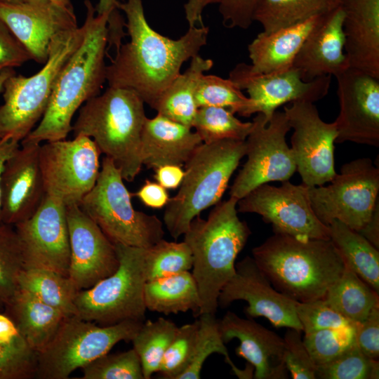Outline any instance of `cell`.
<instances>
[{
  "instance_id": "obj_52",
  "label": "cell",
  "mask_w": 379,
  "mask_h": 379,
  "mask_svg": "<svg viewBox=\"0 0 379 379\" xmlns=\"http://www.w3.org/2000/svg\"><path fill=\"white\" fill-rule=\"evenodd\" d=\"M154 178L166 190L177 189L180 187L185 175V171L178 165H164L154 169Z\"/></svg>"
},
{
  "instance_id": "obj_13",
  "label": "cell",
  "mask_w": 379,
  "mask_h": 379,
  "mask_svg": "<svg viewBox=\"0 0 379 379\" xmlns=\"http://www.w3.org/2000/svg\"><path fill=\"white\" fill-rule=\"evenodd\" d=\"M100 154L95 142L84 135L41 145L39 160L46 194L66 206L79 205L96 182Z\"/></svg>"
},
{
  "instance_id": "obj_14",
  "label": "cell",
  "mask_w": 379,
  "mask_h": 379,
  "mask_svg": "<svg viewBox=\"0 0 379 379\" xmlns=\"http://www.w3.org/2000/svg\"><path fill=\"white\" fill-rule=\"evenodd\" d=\"M237 211L253 213L272 225L274 233L300 239H329L328 227L321 222L310 204L307 186L288 180L279 187L260 185L237 201Z\"/></svg>"
},
{
  "instance_id": "obj_23",
  "label": "cell",
  "mask_w": 379,
  "mask_h": 379,
  "mask_svg": "<svg viewBox=\"0 0 379 379\" xmlns=\"http://www.w3.org/2000/svg\"><path fill=\"white\" fill-rule=\"evenodd\" d=\"M218 326L225 344L234 338L239 340L235 353L253 367V378H288L283 338L254 320L230 311L218 319Z\"/></svg>"
},
{
  "instance_id": "obj_43",
  "label": "cell",
  "mask_w": 379,
  "mask_h": 379,
  "mask_svg": "<svg viewBox=\"0 0 379 379\" xmlns=\"http://www.w3.org/2000/svg\"><path fill=\"white\" fill-rule=\"evenodd\" d=\"M83 379H144L140 358L133 348L105 354L82 368Z\"/></svg>"
},
{
  "instance_id": "obj_33",
  "label": "cell",
  "mask_w": 379,
  "mask_h": 379,
  "mask_svg": "<svg viewBox=\"0 0 379 379\" xmlns=\"http://www.w3.org/2000/svg\"><path fill=\"white\" fill-rule=\"evenodd\" d=\"M18 289L62 312L76 315L74 300L77 288L67 276L44 268H24L18 277Z\"/></svg>"
},
{
  "instance_id": "obj_8",
  "label": "cell",
  "mask_w": 379,
  "mask_h": 379,
  "mask_svg": "<svg viewBox=\"0 0 379 379\" xmlns=\"http://www.w3.org/2000/svg\"><path fill=\"white\" fill-rule=\"evenodd\" d=\"M131 196L120 170L105 157L95 185L79 206L114 244L148 248L164 239L163 222L135 210Z\"/></svg>"
},
{
  "instance_id": "obj_45",
  "label": "cell",
  "mask_w": 379,
  "mask_h": 379,
  "mask_svg": "<svg viewBox=\"0 0 379 379\" xmlns=\"http://www.w3.org/2000/svg\"><path fill=\"white\" fill-rule=\"evenodd\" d=\"M36 353L20 335L11 341H0V379L35 377Z\"/></svg>"
},
{
  "instance_id": "obj_29",
  "label": "cell",
  "mask_w": 379,
  "mask_h": 379,
  "mask_svg": "<svg viewBox=\"0 0 379 379\" xmlns=\"http://www.w3.org/2000/svg\"><path fill=\"white\" fill-rule=\"evenodd\" d=\"M187 69L180 73L163 92L154 109L174 121L192 128L198 107L195 102L196 89L204 72L213 66L211 59L199 54L190 59Z\"/></svg>"
},
{
  "instance_id": "obj_58",
  "label": "cell",
  "mask_w": 379,
  "mask_h": 379,
  "mask_svg": "<svg viewBox=\"0 0 379 379\" xmlns=\"http://www.w3.org/2000/svg\"><path fill=\"white\" fill-rule=\"evenodd\" d=\"M15 74L14 69H6L0 73V92L4 89L5 81L12 75Z\"/></svg>"
},
{
  "instance_id": "obj_51",
  "label": "cell",
  "mask_w": 379,
  "mask_h": 379,
  "mask_svg": "<svg viewBox=\"0 0 379 379\" xmlns=\"http://www.w3.org/2000/svg\"><path fill=\"white\" fill-rule=\"evenodd\" d=\"M147 207L160 209L166 206L170 199L166 188L157 182L146 180L138 190L133 194Z\"/></svg>"
},
{
  "instance_id": "obj_38",
  "label": "cell",
  "mask_w": 379,
  "mask_h": 379,
  "mask_svg": "<svg viewBox=\"0 0 379 379\" xmlns=\"http://www.w3.org/2000/svg\"><path fill=\"white\" fill-rule=\"evenodd\" d=\"M143 262L147 281L190 271L193 258L184 241H168L162 239L148 248H143Z\"/></svg>"
},
{
  "instance_id": "obj_57",
  "label": "cell",
  "mask_w": 379,
  "mask_h": 379,
  "mask_svg": "<svg viewBox=\"0 0 379 379\" xmlns=\"http://www.w3.org/2000/svg\"><path fill=\"white\" fill-rule=\"evenodd\" d=\"M124 0H98L95 6L96 13L101 15L104 13L109 15L114 11H119L118 5Z\"/></svg>"
},
{
  "instance_id": "obj_35",
  "label": "cell",
  "mask_w": 379,
  "mask_h": 379,
  "mask_svg": "<svg viewBox=\"0 0 379 379\" xmlns=\"http://www.w3.org/2000/svg\"><path fill=\"white\" fill-rule=\"evenodd\" d=\"M177 328L173 321L164 317L142 322L131 342L140 358L144 379L151 378L153 373L159 371Z\"/></svg>"
},
{
  "instance_id": "obj_3",
  "label": "cell",
  "mask_w": 379,
  "mask_h": 379,
  "mask_svg": "<svg viewBox=\"0 0 379 379\" xmlns=\"http://www.w3.org/2000/svg\"><path fill=\"white\" fill-rule=\"evenodd\" d=\"M252 255L272 286L299 302L323 299L345 269V262L330 239L274 233L255 247Z\"/></svg>"
},
{
  "instance_id": "obj_21",
  "label": "cell",
  "mask_w": 379,
  "mask_h": 379,
  "mask_svg": "<svg viewBox=\"0 0 379 379\" xmlns=\"http://www.w3.org/2000/svg\"><path fill=\"white\" fill-rule=\"evenodd\" d=\"M70 246L68 277L78 291L88 289L119 267L115 245L79 205L67 206Z\"/></svg>"
},
{
  "instance_id": "obj_11",
  "label": "cell",
  "mask_w": 379,
  "mask_h": 379,
  "mask_svg": "<svg viewBox=\"0 0 379 379\" xmlns=\"http://www.w3.org/2000/svg\"><path fill=\"white\" fill-rule=\"evenodd\" d=\"M328 186H307L312 208L324 225L338 220L359 232L378 203L379 168L369 158L345 164Z\"/></svg>"
},
{
  "instance_id": "obj_26",
  "label": "cell",
  "mask_w": 379,
  "mask_h": 379,
  "mask_svg": "<svg viewBox=\"0 0 379 379\" xmlns=\"http://www.w3.org/2000/svg\"><path fill=\"white\" fill-rule=\"evenodd\" d=\"M202 143L189 126L159 114L147 117L141 135L142 164L154 170L168 164L182 166Z\"/></svg>"
},
{
  "instance_id": "obj_17",
  "label": "cell",
  "mask_w": 379,
  "mask_h": 379,
  "mask_svg": "<svg viewBox=\"0 0 379 379\" xmlns=\"http://www.w3.org/2000/svg\"><path fill=\"white\" fill-rule=\"evenodd\" d=\"M340 112L335 142L379 146V79L347 67L335 76Z\"/></svg>"
},
{
  "instance_id": "obj_24",
  "label": "cell",
  "mask_w": 379,
  "mask_h": 379,
  "mask_svg": "<svg viewBox=\"0 0 379 379\" xmlns=\"http://www.w3.org/2000/svg\"><path fill=\"white\" fill-rule=\"evenodd\" d=\"M344 13L338 5L322 15L303 42L293 63L304 81L335 76L347 67Z\"/></svg>"
},
{
  "instance_id": "obj_54",
  "label": "cell",
  "mask_w": 379,
  "mask_h": 379,
  "mask_svg": "<svg viewBox=\"0 0 379 379\" xmlns=\"http://www.w3.org/2000/svg\"><path fill=\"white\" fill-rule=\"evenodd\" d=\"M376 248H379V204H377L372 216L366 225L358 232Z\"/></svg>"
},
{
  "instance_id": "obj_39",
  "label": "cell",
  "mask_w": 379,
  "mask_h": 379,
  "mask_svg": "<svg viewBox=\"0 0 379 379\" xmlns=\"http://www.w3.org/2000/svg\"><path fill=\"white\" fill-rule=\"evenodd\" d=\"M195 102L198 108L218 107L242 117L252 114V100L244 95L230 79L215 75L203 74L200 78L195 93Z\"/></svg>"
},
{
  "instance_id": "obj_20",
  "label": "cell",
  "mask_w": 379,
  "mask_h": 379,
  "mask_svg": "<svg viewBox=\"0 0 379 379\" xmlns=\"http://www.w3.org/2000/svg\"><path fill=\"white\" fill-rule=\"evenodd\" d=\"M0 19L30 53L44 65L50 45L58 34L77 27L74 11L51 0L0 1Z\"/></svg>"
},
{
  "instance_id": "obj_19",
  "label": "cell",
  "mask_w": 379,
  "mask_h": 379,
  "mask_svg": "<svg viewBox=\"0 0 379 379\" xmlns=\"http://www.w3.org/2000/svg\"><path fill=\"white\" fill-rule=\"evenodd\" d=\"M229 79L241 90H246L253 102L251 113H261L269 120L280 106L293 102H315L324 98L330 88L331 76L304 81L293 67L270 73H252L248 65L241 62L230 71Z\"/></svg>"
},
{
  "instance_id": "obj_32",
  "label": "cell",
  "mask_w": 379,
  "mask_h": 379,
  "mask_svg": "<svg viewBox=\"0 0 379 379\" xmlns=\"http://www.w3.org/2000/svg\"><path fill=\"white\" fill-rule=\"evenodd\" d=\"M378 293L345 263L343 274L323 299L348 320L359 323L379 306Z\"/></svg>"
},
{
  "instance_id": "obj_59",
  "label": "cell",
  "mask_w": 379,
  "mask_h": 379,
  "mask_svg": "<svg viewBox=\"0 0 379 379\" xmlns=\"http://www.w3.org/2000/svg\"><path fill=\"white\" fill-rule=\"evenodd\" d=\"M0 1H16V0H0ZM51 1L60 5L61 6L64 7L66 9L74 11V8H73V6L72 4L71 0H51Z\"/></svg>"
},
{
  "instance_id": "obj_31",
  "label": "cell",
  "mask_w": 379,
  "mask_h": 379,
  "mask_svg": "<svg viewBox=\"0 0 379 379\" xmlns=\"http://www.w3.org/2000/svg\"><path fill=\"white\" fill-rule=\"evenodd\" d=\"M329 239L347 264L379 293V251L368 240L338 220L328 225Z\"/></svg>"
},
{
  "instance_id": "obj_2",
  "label": "cell",
  "mask_w": 379,
  "mask_h": 379,
  "mask_svg": "<svg viewBox=\"0 0 379 379\" xmlns=\"http://www.w3.org/2000/svg\"><path fill=\"white\" fill-rule=\"evenodd\" d=\"M86 10L84 39L59 72L46 110L39 124L20 143L41 144L66 139L72 131L75 112L100 94L106 81L105 55L108 46L109 14L95 15L90 0Z\"/></svg>"
},
{
  "instance_id": "obj_16",
  "label": "cell",
  "mask_w": 379,
  "mask_h": 379,
  "mask_svg": "<svg viewBox=\"0 0 379 379\" xmlns=\"http://www.w3.org/2000/svg\"><path fill=\"white\" fill-rule=\"evenodd\" d=\"M14 227L21 244L24 268H44L68 277L70 246L64 203L46 194L35 213Z\"/></svg>"
},
{
  "instance_id": "obj_44",
  "label": "cell",
  "mask_w": 379,
  "mask_h": 379,
  "mask_svg": "<svg viewBox=\"0 0 379 379\" xmlns=\"http://www.w3.org/2000/svg\"><path fill=\"white\" fill-rule=\"evenodd\" d=\"M198 328V319L178 326L157 372L162 378L178 379L188 368L194 354Z\"/></svg>"
},
{
  "instance_id": "obj_47",
  "label": "cell",
  "mask_w": 379,
  "mask_h": 379,
  "mask_svg": "<svg viewBox=\"0 0 379 379\" xmlns=\"http://www.w3.org/2000/svg\"><path fill=\"white\" fill-rule=\"evenodd\" d=\"M284 361L294 379H316V365L302 337V331L288 328L283 338Z\"/></svg>"
},
{
  "instance_id": "obj_56",
  "label": "cell",
  "mask_w": 379,
  "mask_h": 379,
  "mask_svg": "<svg viewBox=\"0 0 379 379\" xmlns=\"http://www.w3.org/2000/svg\"><path fill=\"white\" fill-rule=\"evenodd\" d=\"M20 142L10 138L0 139V182L2 171L4 164L7 159L15 152L20 147ZM0 223L1 218H0Z\"/></svg>"
},
{
  "instance_id": "obj_18",
  "label": "cell",
  "mask_w": 379,
  "mask_h": 379,
  "mask_svg": "<svg viewBox=\"0 0 379 379\" xmlns=\"http://www.w3.org/2000/svg\"><path fill=\"white\" fill-rule=\"evenodd\" d=\"M236 300L248 303L245 312L250 318L262 317L276 328L302 331L296 314L298 302L278 291L253 257L246 256L235 264V273L222 288L218 304L224 308Z\"/></svg>"
},
{
  "instance_id": "obj_4",
  "label": "cell",
  "mask_w": 379,
  "mask_h": 379,
  "mask_svg": "<svg viewBox=\"0 0 379 379\" xmlns=\"http://www.w3.org/2000/svg\"><path fill=\"white\" fill-rule=\"evenodd\" d=\"M237 201L230 197L219 201L206 220L194 218L184 235L192 258V275L199 289V315L215 314L224 286L235 273V260L251 234L237 214Z\"/></svg>"
},
{
  "instance_id": "obj_37",
  "label": "cell",
  "mask_w": 379,
  "mask_h": 379,
  "mask_svg": "<svg viewBox=\"0 0 379 379\" xmlns=\"http://www.w3.org/2000/svg\"><path fill=\"white\" fill-rule=\"evenodd\" d=\"M253 127V122H243L230 110L218 107H199L192 128L203 142L222 140L244 141Z\"/></svg>"
},
{
  "instance_id": "obj_1",
  "label": "cell",
  "mask_w": 379,
  "mask_h": 379,
  "mask_svg": "<svg viewBox=\"0 0 379 379\" xmlns=\"http://www.w3.org/2000/svg\"><path fill=\"white\" fill-rule=\"evenodd\" d=\"M126 18L130 41L121 44L106 66L111 87L135 91L154 109L159 98L180 73L182 64L199 54L207 43L208 27H189L178 39L164 36L147 22L142 0H124L118 5Z\"/></svg>"
},
{
  "instance_id": "obj_49",
  "label": "cell",
  "mask_w": 379,
  "mask_h": 379,
  "mask_svg": "<svg viewBox=\"0 0 379 379\" xmlns=\"http://www.w3.org/2000/svg\"><path fill=\"white\" fill-rule=\"evenodd\" d=\"M32 56L24 45L0 19V73L21 66Z\"/></svg>"
},
{
  "instance_id": "obj_25",
  "label": "cell",
  "mask_w": 379,
  "mask_h": 379,
  "mask_svg": "<svg viewBox=\"0 0 379 379\" xmlns=\"http://www.w3.org/2000/svg\"><path fill=\"white\" fill-rule=\"evenodd\" d=\"M349 67L379 79V0H338Z\"/></svg>"
},
{
  "instance_id": "obj_10",
  "label": "cell",
  "mask_w": 379,
  "mask_h": 379,
  "mask_svg": "<svg viewBox=\"0 0 379 379\" xmlns=\"http://www.w3.org/2000/svg\"><path fill=\"white\" fill-rule=\"evenodd\" d=\"M142 322L127 320L98 326L76 315L65 317L52 340L36 353L35 378H68L76 369L108 353L118 343L131 341Z\"/></svg>"
},
{
  "instance_id": "obj_15",
  "label": "cell",
  "mask_w": 379,
  "mask_h": 379,
  "mask_svg": "<svg viewBox=\"0 0 379 379\" xmlns=\"http://www.w3.org/2000/svg\"><path fill=\"white\" fill-rule=\"evenodd\" d=\"M293 133L291 150L296 170L307 186H321L331 182L334 168V142L338 136L335 121H324L316 106L310 102H293L284 107Z\"/></svg>"
},
{
  "instance_id": "obj_36",
  "label": "cell",
  "mask_w": 379,
  "mask_h": 379,
  "mask_svg": "<svg viewBox=\"0 0 379 379\" xmlns=\"http://www.w3.org/2000/svg\"><path fill=\"white\" fill-rule=\"evenodd\" d=\"M199 316V328L193 357L188 368L178 379L201 378V371L205 361L214 353L224 356L225 362L231 366L232 371L238 378H252L254 368L251 364H248L246 369L241 370L231 360L221 338L215 314L204 313Z\"/></svg>"
},
{
  "instance_id": "obj_34",
  "label": "cell",
  "mask_w": 379,
  "mask_h": 379,
  "mask_svg": "<svg viewBox=\"0 0 379 379\" xmlns=\"http://www.w3.org/2000/svg\"><path fill=\"white\" fill-rule=\"evenodd\" d=\"M338 6V0H262L253 21L258 22L265 33L292 27L324 15Z\"/></svg>"
},
{
  "instance_id": "obj_7",
  "label": "cell",
  "mask_w": 379,
  "mask_h": 379,
  "mask_svg": "<svg viewBox=\"0 0 379 379\" xmlns=\"http://www.w3.org/2000/svg\"><path fill=\"white\" fill-rule=\"evenodd\" d=\"M84 24L57 34L51 41L48 60L36 74L27 77L12 75L4 84L0 105V139L21 142L42 119L56 78L79 47Z\"/></svg>"
},
{
  "instance_id": "obj_46",
  "label": "cell",
  "mask_w": 379,
  "mask_h": 379,
  "mask_svg": "<svg viewBox=\"0 0 379 379\" xmlns=\"http://www.w3.org/2000/svg\"><path fill=\"white\" fill-rule=\"evenodd\" d=\"M296 314L304 333L328 328H343L357 324L340 314L324 299L305 302H298Z\"/></svg>"
},
{
  "instance_id": "obj_12",
  "label": "cell",
  "mask_w": 379,
  "mask_h": 379,
  "mask_svg": "<svg viewBox=\"0 0 379 379\" xmlns=\"http://www.w3.org/2000/svg\"><path fill=\"white\" fill-rule=\"evenodd\" d=\"M252 122L245 140L247 160L230 191V197L237 200L260 185L288 180L296 171L292 150L286 142L291 128L285 113L275 111L269 120L257 113Z\"/></svg>"
},
{
  "instance_id": "obj_28",
  "label": "cell",
  "mask_w": 379,
  "mask_h": 379,
  "mask_svg": "<svg viewBox=\"0 0 379 379\" xmlns=\"http://www.w3.org/2000/svg\"><path fill=\"white\" fill-rule=\"evenodd\" d=\"M4 310L36 353L43 350L52 340L67 317L62 312L21 289L17 290Z\"/></svg>"
},
{
  "instance_id": "obj_55",
  "label": "cell",
  "mask_w": 379,
  "mask_h": 379,
  "mask_svg": "<svg viewBox=\"0 0 379 379\" xmlns=\"http://www.w3.org/2000/svg\"><path fill=\"white\" fill-rule=\"evenodd\" d=\"M20 335L12 320L6 314H0V341H11Z\"/></svg>"
},
{
  "instance_id": "obj_42",
  "label": "cell",
  "mask_w": 379,
  "mask_h": 379,
  "mask_svg": "<svg viewBox=\"0 0 379 379\" xmlns=\"http://www.w3.org/2000/svg\"><path fill=\"white\" fill-rule=\"evenodd\" d=\"M378 359L365 356L357 345L326 364L316 366V379H378Z\"/></svg>"
},
{
  "instance_id": "obj_5",
  "label": "cell",
  "mask_w": 379,
  "mask_h": 379,
  "mask_svg": "<svg viewBox=\"0 0 379 379\" xmlns=\"http://www.w3.org/2000/svg\"><path fill=\"white\" fill-rule=\"evenodd\" d=\"M144 104L135 91L109 86L82 105L72 128L74 137L91 138L128 182L135 178L142 166L141 135L147 119Z\"/></svg>"
},
{
  "instance_id": "obj_30",
  "label": "cell",
  "mask_w": 379,
  "mask_h": 379,
  "mask_svg": "<svg viewBox=\"0 0 379 379\" xmlns=\"http://www.w3.org/2000/svg\"><path fill=\"white\" fill-rule=\"evenodd\" d=\"M144 300L147 310L165 315L190 310L199 315L201 307L197 284L190 271L146 281Z\"/></svg>"
},
{
  "instance_id": "obj_41",
  "label": "cell",
  "mask_w": 379,
  "mask_h": 379,
  "mask_svg": "<svg viewBox=\"0 0 379 379\" xmlns=\"http://www.w3.org/2000/svg\"><path fill=\"white\" fill-rule=\"evenodd\" d=\"M356 324L304 333L303 342L316 366L332 361L357 345Z\"/></svg>"
},
{
  "instance_id": "obj_9",
  "label": "cell",
  "mask_w": 379,
  "mask_h": 379,
  "mask_svg": "<svg viewBox=\"0 0 379 379\" xmlns=\"http://www.w3.org/2000/svg\"><path fill=\"white\" fill-rule=\"evenodd\" d=\"M114 245L119 262L117 270L92 287L78 291L74 300L76 316L101 326L127 320L144 321L147 280L143 248Z\"/></svg>"
},
{
  "instance_id": "obj_27",
  "label": "cell",
  "mask_w": 379,
  "mask_h": 379,
  "mask_svg": "<svg viewBox=\"0 0 379 379\" xmlns=\"http://www.w3.org/2000/svg\"><path fill=\"white\" fill-rule=\"evenodd\" d=\"M322 15L274 32L258 34L248 46L250 71L270 74L291 68L303 42Z\"/></svg>"
},
{
  "instance_id": "obj_53",
  "label": "cell",
  "mask_w": 379,
  "mask_h": 379,
  "mask_svg": "<svg viewBox=\"0 0 379 379\" xmlns=\"http://www.w3.org/2000/svg\"><path fill=\"white\" fill-rule=\"evenodd\" d=\"M220 0H187L184 5L185 19L189 27L202 23V13L206 6L211 4L219 3Z\"/></svg>"
},
{
  "instance_id": "obj_50",
  "label": "cell",
  "mask_w": 379,
  "mask_h": 379,
  "mask_svg": "<svg viewBox=\"0 0 379 379\" xmlns=\"http://www.w3.org/2000/svg\"><path fill=\"white\" fill-rule=\"evenodd\" d=\"M356 341L360 351L367 357H379V306L375 307L361 322L356 324Z\"/></svg>"
},
{
  "instance_id": "obj_6",
  "label": "cell",
  "mask_w": 379,
  "mask_h": 379,
  "mask_svg": "<svg viewBox=\"0 0 379 379\" xmlns=\"http://www.w3.org/2000/svg\"><path fill=\"white\" fill-rule=\"evenodd\" d=\"M245 154V140L203 142L196 149L184 165L178 192L165 206L164 222L174 239L183 235L203 211L220 201Z\"/></svg>"
},
{
  "instance_id": "obj_40",
  "label": "cell",
  "mask_w": 379,
  "mask_h": 379,
  "mask_svg": "<svg viewBox=\"0 0 379 379\" xmlns=\"http://www.w3.org/2000/svg\"><path fill=\"white\" fill-rule=\"evenodd\" d=\"M13 227L0 223V309H4L18 289V277L25 267L21 244Z\"/></svg>"
},
{
  "instance_id": "obj_48",
  "label": "cell",
  "mask_w": 379,
  "mask_h": 379,
  "mask_svg": "<svg viewBox=\"0 0 379 379\" xmlns=\"http://www.w3.org/2000/svg\"><path fill=\"white\" fill-rule=\"evenodd\" d=\"M262 0H220L219 12L227 28L248 29L253 22L254 13Z\"/></svg>"
},
{
  "instance_id": "obj_22",
  "label": "cell",
  "mask_w": 379,
  "mask_h": 379,
  "mask_svg": "<svg viewBox=\"0 0 379 379\" xmlns=\"http://www.w3.org/2000/svg\"><path fill=\"white\" fill-rule=\"evenodd\" d=\"M41 144L20 143L6 161L0 182V218L15 226L31 218L45 195L40 167Z\"/></svg>"
}]
</instances>
